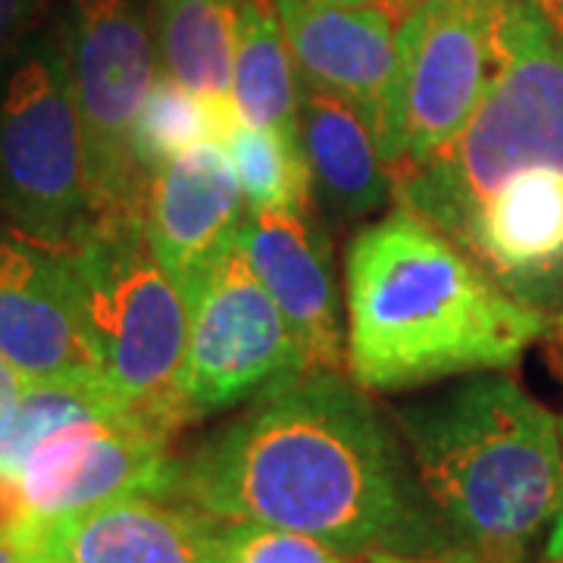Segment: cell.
<instances>
[{
  "label": "cell",
  "mask_w": 563,
  "mask_h": 563,
  "mask_svg": "<svg viewBox=\"0 0 563 563\" xmlns=\"http://www.w3.org/2000/svg\"><path fill=\"white\" fill-rule=\"evenodd\" d=\"M217 520L291 529L363 558L457 544L401 432L344 369H307L176 457L173 495Z\"/></svg>",
  "instance_id": "cell-1"
},
{
  "label": "cell",
  "mask_w": 563,
  "mask_h": 563,
  "mask_svg": "<svg viewBox=\"0 0 563 563\" xmlns=\"http://www.w3.org/2000/svg\"><path fill=\"white\" fill-rule=\"evenodd\" d=\"M344 282L347 369L366 391L510 369L554 325L401 203L351 239Z\"/></svg>",
  "instance_id": "cell-2"
},
{
  "label": "cell",
  "mask_w": 563,
  "mask_h": 563,
  "mask_svg": "<svg viewBox=\"0 0 563 563\" xmlns=\"http://www.w3.org/2000/svg\"><path fill=\"white\" fill-rule=\"evenodd\" d=\"M417 483L457 544L523 563L563 510V444L554 413L501 369L391 413Z\"/></svg>",
  "instance_id": "cell-3"
},
{
  "label": "cell",
  "mask_w": 563,
  "mask_h": 563,
  "mask_svg": "<svg viewBox=\"0 0 563 563\" xmlns=\"http://www.w3.org/2000/svg\"><path fill=\"white\" fill-rule=\"evenodd\" d=\"M501 44V69L461 135L391 176L398 203L457 244L510 176L529 166L563 169V41L526 0H510Z\"/></svg>",
  "instance_id": "cell-4"
},
{
  "label": "cell",
  "mask_w": 563,
  "mask_h": 563,
  "mask_svg": "<svg viewBox=\"0 0 563 563\" xmlns=\"http://www.w3.org/2000/svg\"><path fill=\"white\" fill-rule=\"evenodd\" d=\"M103 385L139 417L179 432L191 307L157 261L139 213H107L63 251Z\"/></svg>",
  "instance_id": "cell-5"
},
{
  "label": "cell",
  "mask_w": 563,
  "mask_h": 563,
  "mask_svg": "<svg viewBox=\"0 0 563 563\" xmlns=\"http://www.w3.org/2000/svg\"><path fill=\"white\" fill-rule=\"evenodd\" d=\"M0 220L66 251L95 222L79 110L57 35L22 38L0 63Z\"/></svg>",
  "instance_id": "cell-6"
},
{
  "label": "cell",
  "mask_w": 563,
  "mask_h": 563,
  "mask_svg": "<svg viewBox=\"0 0 563 563\" xmlns=\"http://www.w3.org/2000/svg\"><path fill=\"white\" fill-rule=\"evenodd\" d=\"M57 41L85 135L95 220L141 217L147 179L135 163L132 132L163 69L139 0H69Z\"/></svg>",
  "instance_id": "cell-7"
},
{
  "label": "cell",
  "mask_w": 563,
  "mask_h": 563,
  "mask_svg": "<svg viewBox=\"0 0 563 563\" xmlns=\"http://www.w3.org/2000/svg\"><path fill=\"white\" fill-rule=\"evenodd\" d=\"M507 7L510 0H422L398 22L391 176L435 157L476 113L501 69Z\"/></svg>",
  "instance_id": "cell-8"
},
{
  "label": "cell",
  "mask_w": 563,
  "mask_h": 563,
  "mask_svg": "<svg viewBox=\"0 0 563 563\" xmlns=\"http://www.w3.org/2000/svg\"><path fill=\"white\" fill-rule=\"evenodd\" d=\"M313 369L239 242L191 303L179 395L191 420L254 401Z\"/></svg>",
  "instance_id": "cell-9"
},
{
  "label": "cell",
  "mask_w": 563,
  "mask_h": 563,
  "mask_svg": "<svg viewBox=\"0 0 563 563\" xmlns=\"http://www.w3.org/2000/svg\"><path fill=\"white\" fill-rule=\"evenodd\" d=\"M161 426L144 417H103L66 426L22 461L20 483L41 520L69 517L129 495H173L176 457Z\"/></svg>",
  "instance_id": "cell-10"
},
{
  "label": "cell",
  "mask_w": 563,
  "mask_h": 563,
  "mask_svg": "<svg viewBox=\"0 0 563 563\" xmlns=\"http://www.w3.org/2000/svg\"><path fill=\"white\" fill-rule=\"evenodd\" d=\"M303 91L351 103L369 125L385 166L395 144L398 20L383 3L329 7L313 0H276Z\"/></svg>",
  "instance_id": "cell-11"
},
{
  "label": "cell",
  "mask_w": 563,
  "mask_h": 563,
  "mask_svg": "<svg viewBox=\"0 0 563 563\" xmlns=\"http://www.w3.org/2000/svg\"><path fill=\"white\" fill-rule=\"evenodd\" d=\"M242 185L220 139L173 157L147 181L144 229L188 307L198 301L222 254L239 242Z\"/></svg>",
  "instance_id": "cell-12"
},
{
  "label": "cell",
  "mask_w": 563,
  "mask_h": 563,
  "mask_svg": "<svg viewBox=\"0 0 563 563\" xmlns=\"http://www.w3.org/2000/svg\"><path fill=\"white\" fill-rule=\"evenodd\" d=\"M0 354L35 379H101L63 251L0 232Z\"/></svg>",
  "instance_id": "cell-13"
},
{
  "label": "cell",
  "mask_w": 563,
  "mask_h": 563,
  "mask_svg": "<svg viewBox=\"0 0 563 563\" xmlns=\"http://www.w3.org/2000/svg\"><path fill=\"white\" fill-rule=\"evenodd\" d=\"M461 247L517 301L563 313V169L510 176L479 207Z\"/></svg>",
  "instance_id": "cell-14"
},
{
  "label": "cell",
  "mask_w": 563,
  "mask_h": 563,
  "mask_svg": "<svg viewBox=\"0 0 563 563\" xmlns=\"http://www.w3.org/2000/svg\"><path fill=\"white\" fill-rule=\"evenodd\" d=\"M239 247L313 369H347L329 239L310 213H247Z\"/></svg>",
  "instance_id": "cell-15"
},
{
  "label": "cell",
  "mask_w": 563,
  "mask_h": 563,
  "mask_svg": "<svg viewBox=\"0 0 563 563\" xmlns=\"http://www.w3.org/2000/svg\"><path fill=\"white\" fill-rule=\"evenodd\" d=\"M220 520L179 498L129 495L35 520L41 563H213Z\"/></svg>",
  "instance_id": "cell-16"
},
{
  "label": "cell",
  "mask_w": 563,
  "mask_h": 563,
  "mask_svg": "<svg viewBox=\"0 0 563 563\" xmlns=\"http://www.w3.org/2000/svg\"><path fill=\"white\" fill-rule=\"evenodd\" d=\"M298 141L310 188L335 222L373 217L391 195V173L363 117L342 98L303 91Z\"/></svg>",
  "instance_id": "cell-17"
},
{
  "label": "cell",
  "mask_w": 563,
  "mask_h": 563,
  "mask_svg": "<svg viewBox=\"0 0 563 563\" xmlns=\"http://www.w3.org/2000/svg\"><path fill=\"white\" fill-rule=\"evenodd\" d=\"M301 98V79L291 60L276 0H244L229 91L235 120L276 129L285 139L298 141Z\"/></svg>",
  "instance_id": "cell-18"
},
{
  "label": "cell",
  "mask_w": 563,
  "mask_h": 563,
  "mask_svg": "<svg viewBox=\"0 0 563 563\" xmlns=\"http://www.w3.org/2000/svg\"><path fill=\"white\" fill-rule=\"evenodd\" d=\"M244 0H157L161 69L207 101L225 103Z\"/></svg>",
  "instance_id": "cell-19"
},
{
  "label": "cell",
  "mask_w": 563,
  "mask_h": 563,
  "mask_svg": "<svg viewBox=\"0 0 563 563\" xmlns=\"http://www.w3.org/2000/svg\"><path fill=\"white\" fill-rule=\"evenodd\" d=\"M222 141L239 173L247 213H310L313 188L298 141L239 120L229 125Z\"/></svg>",
  "instance_id": "cell-20"
},
{
  "label": "cell",
  "mask_w": 563,
  "mask_h": 563,
  "mask_svg": "<svg viewBox=\"0 0 563 563\" xmlns=\"http://www.w3.org/2000/svg\"><path fill=\"white\" fill-rule=\"evenodd\" d=\"M125 413H135V410L125 407L103 385V379H35V383H25L13 420L0 432V473L16 479L29 451L66 426L103 420V417H125Z\"/></svg>",
  "instance_id": "cell-21"
},
{
  "label": "cell",
  "mask_w": 563,
  "mask_h": 563,
  "mask_svg": "<svg viewBox=\"0 0 563 563\" xmlns=\"http://www.w3.org/2000/svg\"><path fill=\"white\" fill-rule=\"evenodd\" d=\"M232 122V107L207 101L161 73L141 103L132 132V151L141 176L151 181V176H157L166 163L185 154L188 147L210 139L222 141Z\"/></svg>",
  "instance_id": "cell-22"
},
{
  "label": "cell",
  "mask_w": 563,
  "mask_h": 563,
  "mask_svg": "<svg viewBox=\"0 0 563 563\" xmlns=\"http://www.w3.org/2000/svg\"><path fill=\"white\" fill-rule=\"evenodd\" d=\"M213 563H361V558L279 526L220 520Z\"/></svg>",
  "instance_id": "cell-23"
},
{
  "label": "cell",
  "mask_w": 563,
  "mask_h": 563,
  "mask_svg": "<svg viewBox=\"0 0 563 563\" xmlns=\"http://www.w3.org/2000/svg\"><path fill=\"white\" fill-rule=\"evenodd\" d=\"M38 517L22 495L20 483L7 473H0V542L22 539Z\"/></svg>",
  "instance_id": "cell-24"
},
{
  "label": "cell",
  "mask_w": 563,
  "mask_h": 563,
  "mask_svg": "<svg viewBox=\"0 0 563 563\" xmlns=\"http://www.w3.org/2000/svg\"><path fill=\"white\" fill-rule=\"evenodd\" d=\"M361 563H495L479 554L470 544H451L442 551H426V554H398V551H369Z\"/></svg>",
  "instance_id": "cell-25"
},
{
  "label": "cell",
  "mask_w": 563,
  "mask_h": 563,
  "mask_svg": "<svg viewBox=\"0 0 563 563\" xmlns=\"http://www.w3.org/2000/svg\"><path fill=\"white\" fill-rule=\"evenodd\" d=\"M38 0H0V63L7 60L16 44L25 38V29L32 22Z\"/></svg>",
  "instance_id": "cell-26"
},
{
  "label": "cell",
  "mask_w": 563,
  "mask_h": 563,
  "mask_svg": "<svg viewBox=\"0 0 563 563\" xmlns=\"http://www.w3.org/2000/svg\"><path fill=\"white\" fill-rule=\"evenodd\" d=\"M22 388H25L22 373L0 354V432L10 426V420H13V413H16V407H20Z\"/></svg>",
  "instance_id": "cell-27"
},
{
  "label": "cell",
  "mask_w": 563,
  "mask_h": 563,
  "mask_svg": "<svg viewBox=\"0 0 563 563\" xmlns=\"http://www.w3.org/2000/svg\"><path fill=\"white\" fill-rule=\"evenodd\" d=\"M0 563H41L38 548H35V542H32V529H29L22 539L0 542Z\"/></svg>",
  "instance_id": "cell-28"
},
{
  "label": "cell",
  "mask_w": 563,
  "mask_h": 563,
  "mask_svg": "<svg viewBox=\"0 0 563 563\" xmlns=\"http://www.w3.org/2000/svg\"><path fill=\"white\" fill-rule=\"evenodd\" d=\"M532 13L563 41V0H526Z\"/></svg>",
  "instance_id": "cell-29"
},
{
  "label": "cell",
  "mask_w": 563,
  "mask_h": 563,
  "mask_svg": "<svg viewBox=\"0 0 563 563\" xmlns=\"http://www.w3.org/2000/svg\"><path fill=\"white\" fill-rule=\"evenodd\" d=\"M544 558H563V510L558 514V523H554L551 539L544 544Z\"/></svg>",
  "instance_id": "cell-30"
},
{
  "label": "cell",
  "mask_w": 563,
  "mask_h": 563,
  "mask_svg": "<svg viewBox=\"0 0 563 563\" xmlns=\"http://www.w3.org/2000/svg\"><path fill=\"white\" fill-rule=\"evenodd\" d=\"M376 3H383L385 10H388V13H391L395 20L401 22L404 16H407V13L413 10V7H420L422 0H376Z\"/></svg>",
  "instance_id": "cell-31"
},
{
  "label": "cell",
  "mask_w": 563,
  "mask_h": 563,
  "mask_svg": "<svg viewBox=\"0 0 563 563\" xmlns=\"http://www.w3.org/2000/svg\"><path fill=\"white\" fill-rule=\"evenodd\" d=\"M313 3H329V7H366L376 0H313Z\"/></svg>",
  "instance_id": "cell-32"
},
{
  "label": "cell",
  "mask_w": 563,
  "mask_h": 563,
  "mask_svg": "<svg viewBox=\"0 0 563 563\" xmlns=\"http://www.w3.org/2000/svg\"><path fill=\"white\" fill-rule=\"evenodd\" d=\"M544 563H563V558H544Z\"/></svg>",
  "instance_id": "cell-33"
}]
</instances>
